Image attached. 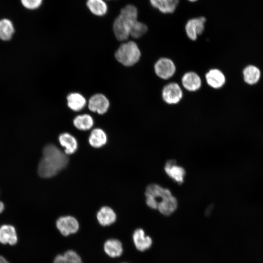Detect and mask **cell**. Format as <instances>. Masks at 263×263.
<instances>
[{"label": "cell", "mask_w": 263, "mask_h": 263, "mask_svg": "<svg viewBox=\"0 0 263 263\" xmlns=\"http://www.w3.org/2000/svg\"><path fill=\"white\" fill-rule=\"evenodd\" d=\"M68 162V157L65 152L53 144H48L43 149L38 173L43 178L52 177L65 168Z\"/></svg>", "instance_id": "cell-1"}, {"label": "cell", "mask_w": 263, "mask_h": 263, "mask_svg": "<svg viewBox=\"0 0 263 263\" xmlns=\"http://www.w3.org/2000/svg\"><path fill=\"white\" fill-rule=\"evenodd\" d=\"M138 11L136 7L128 4L123 7L113 23V31L119 41H125L130 36L133 24L137 20Z\"/></svg>", "instance_id": "cell-2"}, {"label": "cell", "mask_w": 263, "mask_h": 263, "mask_svg": "<svg viewBox=\"0 0 263 263\" xmlns=\"http://www.w3.org/2000/svg\"><path fill=\"white\" fill-rule=\"evenodd\" d=\"M116 60L126 67L137 63L141 57V52L137 44L133 41L122 43L114 53Z\"/></svg>", "instance_id": "cell-3"}, {"label": "cell", "mask_w": 263, "mask_h": 263, "mask_svg": "<svg viewBox=\"0 0 263 263\" xmlns=\"http://www.w3.org/2000/svg\"><path fill=\"white\" fill-rule=\"evenodd\" d=\"M154 70L157 76L162 79L167 80L174 75L176 67L171 59L167 57H162L155 63Z\"/></svg>", "instance_id": "cell-4"}, {"label": "cell", "mask_w": 263, "mask_h": 263, "mask_svg": "<svg viewBox=\"0 0 263 263\" xmlns=\"http://www.w3.org/2000/svg\"><path fill=\"white\" fill-rule=\"evenodd\" d=\"M183 95L182 90L178 84L172 82L165 85L162 91L163 100L169 104H176L182 99Z\"/></svg>", "instance_id": "cell-5"}, {"label": "cell", "mask_w": 263, "mask_h": 263, "mask_svg": "<svg viewBox=\"0 0 263 263\" xmlns=\"http://www.w3.org/2000/svg\"><path fill=\"white\" fill-rule=\"evenodd\" d=\"M110 107V102L108 98L102 94H96L89 99L88 107L92 112L99 114L105 113Z\"/></svg>", "instance_id": "cell-6"}, {"label": "cell", "mask_w": 263, "mask_h": 263, "mask_svg": "<svg viewBox=\"0 0 263 263\" xmlns=\"http://www.w3.org/2000/svg\"><path fill=\"white\" fill-rule=\"evenodd\" d=\"M56 226L61 234L65 236L76 233L79 228L77 220L71 216L59 217L56 222Z\"/></svg>", "instance_id": "cell-7"}, {"label": "cell", "mask_w": 263, "mask_h": 263, "mask_svg": "<svg viewBox=\"0 0 263 263\" xmlns=\"http://www.w3.org/2000/svg\"><path fill=\"white\" fill-rule=\"evenodd\" d=\"M206 20V19L202 17L193 18L188 21L185 25V31L190 39L195 40L198 36L203 33Z\"/></svg>", "instance_id": "cell-8"}, {"label": "cell", "mask_w": 263, "mask_h": 263, "mask_svg": "<svg viewBox=\"0 0 263 263\" xmlns=\"http://www.w3.org/2000/svg\"><path fill=\"white\" fill-rule=\"evenodd\" d=\"M164 169L167 175L179 184L184 182L186 171L184 169L176 164L174 160H169L165 164Z\"/></svg>", "instance_id": "cell-9"}, {"label": "cell", "mask_w": 263, "mask_h": 263, "mask_svg": "<svg viewBox=\"0 0 263 263\" xmlns=\"http://www.w3.org/2000/svg\"><path fill=\"white\" fill-rule=\"evenodd\" d=\"M181 81L183 87L189 92L198 90L202 85L200 77L194 72L185 73L182 77Z\"/></svg>", "instance_id": "cell-10"}, {"label": "cell", "mask_w": 263, "mask_h": 263, "mask_svg": "<svg viewBox=\"0 0 263 263\" xmlns=\"http://www.w3.org/2000/svg\"><path fill=\"white\" fill-rule=\"evenodd\" d=\"M207 84L214 89H219L225 82V77L223 73L218 69H211L206 74Z\"/></svg>", "instance_id": "cell-11"}, {"label": "cell", "mask_w": 263, "mask_h": 263, "mask_svg": "<svg viewBox=\"0 0 263 263\" xmlns=\"http://www.w3.org/2000/svg\"><path fill=\"white\" fill-rule=\"evenodd\" d=\"M132 238L136 248L140 251L149 249L152 244V239L150 237L146 236L144 231L141 228L134 231Z\"/></svg>", "instance_id": "cell-12"}, {"label": "cell", "mask_w": 263, "mask_h": 263, "mask_svg": "<svg viewBox=\"0 0 263 263\" xmlns=\"http://www.w3.org/2000/svg\"><path fill=\"white\" fill-rule=\"evenodd\" d=\"M17 241V232L13 226L10 225H3L0 227V243L14 245Z\"/></svg>", "instance_id": "cell-13"}, {"label": "cell", "mask_w": 263, "mask_h": 263, "mask_svg": "<svg viewBox=\"0 0 263 263\" xmlns=\"http://www.w3.org/2000/svg\"><path fill=\"white\" fill-rule=\"evenodd\" d=\"M60 144L64 148L65 154H72L77 149L78 144L75 137L71 134L64 132L60 134L58 137Z\"/></svg>", "instance_id": "cell-14"}, {"label": "cell", "mask_w": 263, "mask_h": 263, "mask_svg": "<svg viewBox=\"0 0 263 263\" xmlns=\"http://www.w3.org/2000/svg\"><path fill=\"white\" fill-rule=\"evenodd\" d=\"M97 219L99 223L103 226L109 225L113 224L116 219V215L112 208L109 207H102L97 213Z\"/></svg>", "instance_id": "cell-15"}, {"label": "cell", "mask_w": 263, "mask_h": 263, "mask_svg": "<svg viewBox=\"0 0 263 263\" xmlns=\"http://www.w3.org/2000/svg\"><path fill=\"white\" fill-rule=\"evenodd\" d=\"M151 5L161 12L172 13L176 9L179 0H150Z\"/></svg>", "instance_id": "cell-16"}, {"label": "cell", "mask_w": 263, "mask_h": 263, "mask_svg": "<svg viewBox=\"0 0 263 263\" xmlns=\"http://www.w3.org/2000/svg\"><path fill=\"white\" fill-rule=\"evenodd\" d=\"M67 105L72 110L78 112L83 109L86 105L85 98L78 93H72L67 97Z\"/></svg>", "instance_id": "cell-17"}, {"label": "cell", "mask_w": 263, "mask_h": 263, "mask_svg": "<svg viewBox=\"0 0 263 263\" xmlns=\"http://www.w3.org/2000/svg\"><path fill=\"white\" fill-rule=\"evenodd\" d=\"M107 137L105 132L100 128H95L91 132L89 142L94 148H98L106 143Z\"/></svg>", "instance_id": "cell-18"}, {"label": "cell", "mask_w": 263, "mask_h": 263, "mask_svg": "<svg viewBox=\"0 0 263 263\" xmlns=\"http://www.w3.org/2000/svg\"><path fill=\"white\" fill-rule=\"evenodd\" d=\"M104 249L106 253L112 258L121 256L123 252L121 243L117 239H109L104 244Z\"/></svg>", "instance_id": "cell-19"}, {"label": "cell", "mask_w": 263, "mask_h": 263, "mask_svg": "<svg viewBox=\"0 0 263 263\" xmlns=\"http://www.w3.org/2000/svg\"><path fill=\"white\" fill-rule=\"evenodd\" d=\"M86 5L91 12L97 16H103L108 11V6L104 0H87Z\"/></svg>", "instance_id": "cell-20"}, {"label": "cell", "mask_w": 263, "mask_h": 263, "mask_svg": "<svg viewBox=\"0 0 263 263\" xmlns=\"http://www.w3.org/2000/svg\"><path fill=\"white\" fill-rule=\"evenodd\" d=\"M94 124L93 117L88 114H80L73 120L74 126L78 130L87 131L91 129Z\"/></svg>", "instance_id": "cell-21"}, {"label": "cell", "mask_w": 263, "mask_h": 263, "mask_svg": "<svg viewBox=\"0 0 263 263\" xmlns=\"http://www.w3.org/2000/svg\"><path fill=\"white\" fill-rule=\"evenodd\" d=\"M177 201L172 196L158 205L157 209L163 215L168 216L174 212L177 207Z\"/></svg>", "instance_id": "cell-22"}, {"label": "cell", "mask_w": 263, "mask_h": 263, "mask_svg": "<svg viewBox=\"0 0 263 263\" xmlns=\"http://www.w3.org/2000/svg\"><path fill=\"white\" fill-rule=\"evenodd\" d=\"M14 33L12 21L7 19L0 20V39L2 40L10 39Z\"/></svg>", "instance_id": "cell-23"}, {"label": "cell", "mask_w": 263, "mask_h": 263, "mask_svg": "<svg viewBox=\"0 0 263 263\" xmlns=\"http://www.w3.org/2000/svg\"><path fill=\"white\" fill-rule=\"evenodd\" d=\"M259 69L253 65H249L243 71V76L244 81L249 84L257 83L260 77Z\"/></svg>", "instance_id": "cell-24"}, {"label": "cell", "mask_w": 263, "mask_h": 263, "mask_svg": "<svg viewBox=\"0 0 263 263\" xmlns=\"http://www.w3.org/2000/svg\"><path fill=\"white\" fill-rule=\"evenodd\" d=\"M147 31V26L144 23L137 20L132 27L130 36L134 38H138L142 37Z\"/></svg>", "instance_id": "cell-25"}, {"label": "cell", "mask_w": 263, "mask_h": 263, "mask_svg": "<svg viewBox=\"0 0 263 263\" xmlns=\"http://www.w3.org/2000/svg\"><path fill=\"white\" fill-rule=\"evenodd\" d=\"M66 263H83L80 257L73 250H68L63 254Z\"/></svg>", "instance_id": "cell-26"}, {"label": "cell", "mask_w": 263, "mask_h": 263, "mask_svg": "<svg viewBox=\"0 0 263 263\" xmlns=\"http://www.w3.org/2000/svg\"><path fill=\"white\" fill-rule=\"evenodd\" d=\"M43 0H20L22 5L26 9L34 10L38 8Z\"/></svg>", "instance_id": "cell-27"}, {"label": "cell", "mask_w": 263, "mask_h": 263, "mask_svg": "<svg viewBox=\"0 0 263 263\" xmlns=\"http://www.w3.org/2000/svg\"><path fill=\"white\" fill-rule=\"evenodd\" d=\"M53 263H66V262L63 255H58L55 257Z\"/></svg>", "instance_id": "cell-28"}, {"label": "cell", "mask_w": 263, "mask_h": 263, "mask_svg": "<svg viewBox=\"0 0 263 263\" xmlns=\"http://www.w3.org/2000/svg\"><path fill=\"white\" fill-rule=\"evenodd\" d=\"M213 207H212V205L209 206L207 208V209L206 211V214L207 215H208L210 214V212L211 211V209H212Z\"/></svg>", "instance_id": "cell-29"}, {"label": "cell", "mask_w": 263, "mask_h": 263, "mask_svg": "<svg viewBox=\"0 0 263 263\" xmlns=\"http://www.w3.org/2000/svg\"><path fill=\"white\" fill-rule=\"evenodd\" d=\"M0 263H10L3 257L0 256Z\"/></svg>", "instance_id": "cell-30"}, {"label": "cell", "mask_w": 263, "mask_h": 263, "mask_svg": "<svg viewBox=\"0 0 263 263\" xmlns=\"http://www.w3.org/2000/svg\"><path fill=\"white\" fill-rule=\"evenodd\" d=\"M4 208V205L2 202H0V213H1Z\"/></svg>", "instance_id": "cell-31"}, {"label": "cell", "mask_w": 263, "mask_h": 263, "mask_svg": "<svg viewBox=\"0 0 263 263\" xmlns=\"http://www.w3.org/2000/svg\"><path fill=\"white\" fill-rule=\"evenodd\" d=\"M188 0L191 1V2H194V1H197V0Z\"/></svg>", "instance_id": "cell-32"}]
</instances>
